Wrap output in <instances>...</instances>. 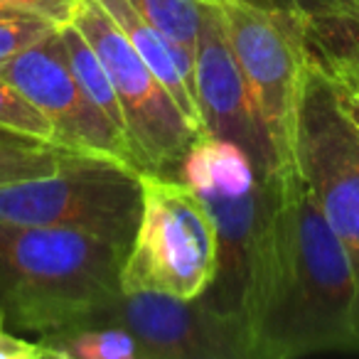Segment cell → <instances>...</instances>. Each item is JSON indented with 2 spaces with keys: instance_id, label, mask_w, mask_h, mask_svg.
<instances>
[{
  "instance_id": "1",
  "label": "cell",
  "mask_w": 359,
  "mask_h": 359,
  "mask_svg": "<svg viewBox=\"0 0 359 359\" xmlns=\"http://www.w3.org/2000/svg\"><path fill=\"white\" fill-rule=\"evenodd\" d=\"M241 323L246 359L359 352V290L342 241L298 168L276 175Z\"/></svg>"
},
{
  "instance_id": "2",
  "label": "cell",
  "mask_w": 359,
  "mask_h": 359,
  "mask_svg": "<svg viewBox=\"0 0 359 359\" xmlns=\"http://www.w3.org/2000/svg\"><path fill=\"white\" fill-rule=\"evenodd\" d=\"M126 249L67 226L0 224V310L18 330L81 325L121 293Z\"/></svg>"
},
{
  "instance_id": "3",
  "label": "cell",
  "mask_w": 359,
  "mask_h": 359,
  "mask_svg": "<svg viewBox=\"0 0 359 359\" xmlns=\"http://www.w3.org/2000/svg\"><path fill=\"white\" fill-rule=\"evenodd\" d=\"M217 271L219 236L205 202L182 180L140 172V217L121 264V290L197 300Z\"/></svg>"
},
{
  "instance_id": "4",
  "label": "cell",
  "mask_w": 359,
  "mask_h": 359,
  "mask_svg": "<svg viewBox=\"0 0 359 359\" xmlns=\"http://www.w3.org/2000/svg\"><path fill=\"white\" fill-rule=\"evenodd\" d=\"M175 177L187 182L205 202L219 236V271L202 300L210 308L241 320L269 187L261 182L251 158L239 145L207 133L192 143Z\"/></svg>"
},
{
  "instance_id": "5",
  "label": "cell",
  "mask_w": 359,
  "mask_h": 359,
  "mask_svg": "<svg viewBox=\"0 0 359 359\" xmlns=\"http://www.w3.org/2000/svg\"><path fill=\"white\" fill-rule=\"evenodd\" d=\"M293 160L342 241L359 290V126L308 50L293 118Z\"/></svg>"
},
{
  "instance_id": "6",
  "label": "cell",
  "mask_w": 359,
  "mask_h": 359,
  "mask_svg": "<svg viewBox=\"0 0 359 359\" xmlns=\"http://www.w3.org/2000/svg\"><path fill=\"white\" fill-rule=\"evenodd\" d=\"M140 217V172L76 155L52 175L0 185V224L67 226L128 251Z\"/></svg>"
},
{
  "instance_id": "7",
  "label": "cell",
  "mask_w": 359,
  "mask_h": 359,
  "mask_svg": "<svg viewBox=\"0 0 359 359\" xmlns=\"http://www.w3.org/2000/svg\"><path fill=\"white\" fill-rule=\"evenodd\" d=\"M72 22L94 47L114 84L138 170L175 177L202 130L185 118L99 0H79Z\"/></svg>"
},
{
  "instance_id": "8",
  "label": "cell",
  "mask_w": 359,
  "mask_h": 359,
  "mask_svg": "<svg viewBox=\"0 0 359 359\" xmlns=\"http://www.w3.org/2000/svg\"><path fill=\"white\" fill-rule=\"evenodd\" d=\"M239 69L283 170H293V118L305 65L303 15L217 0Z\"/></svg>"
},
{
  "instance_id": "9",
  "label": "cell",
  "mask_w": 359,
  "mask_h": 359,
  "mask_svg": "<svg viewBox=\"0 0 359 359\" xmlns=\"http://www.w3.org/2000/svg\"><path fill=\"white\" fill-rule=\"evenodd\" d=\"M0 76L15 84L47 116L55 126V145L138 170L128 138L91 104L76 81L60 27L0 62Z\"/></svg>"
},
{
  "instance_id": "10",
  "label": "cell",
  "mask_w": 359,
  "mask_h": 359,
  "mask_svg": "<svg viewBox=\"0 0 359 359\" xmlns=\"http://www.w3.org/2000/svg\"><path fill=\"white\" fill-rule=\"evenodd\" d=\"M81 325H116L133 334L145 359H246L241 320L210 308L202 298L123 293L94 310Z\"/></svg>"
},
{
  "instance_id": "11",
  "label": "cell",
  "mask_w": 359,
  "mask_h": 359,
  "mask_svg": "<svg viewBox=\"0 0 359 359\" xmlns=\"http://www.w3.org/2000/svg\"><path fill=\"white\" fill-rule=\"evenodd\" d=\"M195 96L202 130L239 145L251 158L264 185L276 175L288 172L280 168L273 143L259 118L239 62L231 52L217 0H202L195 42Z\"/></svg>"
},
{
  "instance_id": "12",
  "label": "cell",
  "mask_w": 359,
  "mask_h": 359,
  "mask_svg": "<svg viewBox=\"0 0 359 359\" xmlns=\"http://www.w3.org/2000/svg\"><path fill=\"white\" fill-rule=\"evenodd\" d=\"M118 30L128 37L133 50L153 69L160 84L175 99L177 109L185 114L195 128L202 130L200 104L195 96V55L175 45L165 32H160L130 0H99ZM205 133V130H202Z\"/></svg>"
},
{
  "instance_id": "13",
  "label": "cell",
  "mask_w": 359,
  "mask_h": 359,
  "mask_svg": "<svg viewBox=\"0 0 359 359\" xmlns=\"http://www.w3.org/2000/svg\"><path fill=\"white\" fill-rule=\"evenodd\" d=\"M305 50L334 81L344 109L359 126V13L308 18Z\"/></svg>"
},
{
  "instance_id": "14",
  "label": "cell",
  "mask_w": 359,
  "mask_h": 359,
  "mask_svg": "<svg viewBox=\"0 0 359 359\" xmlns=\"http://www.w3.org/2000/svg\"><path fill=\"white\" fill-rule=\"evenodd\" d=\"M42 359H145L140 342L116 325H74L40 334Z\"/></svg>"
},
{
  "instance_id": "15",
  "label": "cell",
  "mask_w": 359,
  "mask_h": 359,
  "mask_svg": "<svg viewBox=\"0 0 359 359\" xmlns=\"http://www.w3.org/2000/svg\"><path fill=\"white\" fill-rule=\"evenodd\" d=\"M60 35L65 40L67 47V57H69L72 72H74L76 81L84 89V94L89 96V101L101 109L106 114V118L126 135V126H123V114H121V104L116 99L114 84H111L109 74H106L104 65H101L99 55L94 52V47L89 45L84 35L76 30L74 22L60 27ZM128 138V135H126Z\"/></svg>"
},
{
  "instance_id": "16",
  "label": "cell",
  "mask_w": 359,
  "mask_h": 359,
  "mask_svg": "<svg viewBox=\"0 0 359 359\" xmlns=\"http://www.w3.org/2000/svg\"><path fill=\"white\" fill-rule=\"evenodd\" d=\"M74 150L35 140H0V185L52 175L76 158Z\"/></svg>"
},
{
  "instance_id": "17",
  "label": "cell",
  "mask_w": 359,
  "mask_h": 359,
  "mask_svg": "<svg viewBox=\"0 0 359 359\" xmlns=\"http://www.w3.org/2000/svg\"><path fill=\"white\" fill-rule=\"evenodd\" d=\"M130 3L175 45L195 55L202 0H130Z\"/></svg>"
},
{
  "instance_id": "18",
  "label": "cell",
  "mask_w": 359,
  "mask_h": 359,
  "mask_svg": "<svg viewBox=\"0 0 359 359\" xmlns=\"http://www.w3.org/2000/svg\"><path fill=\"white\" fill-rule=\"evenodd\" d=\"M0 130L35 143L55 145V126L8 79L0 76Z\"/></svg>"
},
{
  "instance_id": "19",
  "label": "cell",
  "mask_w": 359,
  "mask_h": 359,
  "mask_svg": "<svg viewBox=\"0 0 359 359\" xmlns=\"http://www.w3.org/2000/svg\"><path fill=\"white\" fill-rule=\"evenodd\" d=\"M57 30L50 20L35 15H6L0 18V62L11 60L18 52L27 50L42 37Z\"/></svg>"
},
{
  "instance_id": "20",
  "label": "cell",
  "mask_w": 359,
  "mask_h": 359,
  "mask_svg": "<svg viewBox=\"0 0 359 359\" xmlns=\"http://www.w3.org/2000/svg\"><path fill=\"white\" fill-rule=\"evenodd\" d=\"M271 13H290L303 18H325L339 13H359V0H239Z\"/></svg>"
},
{
  "instance_id": "21",
  "label": "cell",
  "mask_w": 359,
  "mask_h": 359,
  "mask_svg": "<svg viewBox=\"0 0 359 359\" xmlns=\"http://www.w3.org/2000/svg\"><path fill=\"white\" fill-rule=\"evenodd\" d=\"M0 6L13 8L18 13H27V15L35 18H45L55 27H62L72 22L79 0H0Z\"/></svg>"
},
{
  "instance_id": "22",
  "label": "cell",
  "mask_w": 359,
  "mask_h": 359,
  "mask_svg": "<svg viewBox=\"0 0 359 359\" xmlns=\"http://www.w3.org/2000/svg\"><path fill=\"white\" fill-rule=\"evenodd\" d=\"M0 359H42L40 342H30L0 327Z\"/></svg>"
},
{
  "instance_id": "23",
  "label": "cell",
  "mask_w": 359,
  "mask_h": 359,
  "mask_svg": "<svg viewBox=\"0 0 359 359\" xmlns=\"http://www.w3.org/2000/svg\"><path fill=\"white\" fill-rule=\"evenodd\" d=\"M6 15H27V13H18V11H13V8L0 6V18H6Z\"/></svg>"
},
{
  "instance_id": "24",
  "label": "cell",
  "mask_w": 359,
  "mask_h": 359,
  "mask_svg": "<svg viewBox=\"0 0 359 359\" xmlns=\"http://www.w3.org/2000/svg\"><path fill=\"white\" fill-rule=\"evenodd\" d=\"M0 140H25V138H18V135H11L6 130H0Z\"/></svg>"
},
{
  "instance_id": "25",
  "label": "cell",
  "mask_w": 359,
  "mask_h": 359,
  "mask_svg": "<svg viewBox=\"0 0 359 359\" xmlns=\"http://www.w3.org/2000/svg\"><path fill=\"white\" fill-rule=\"evenodd\" d=\"M0 327H6V315H3V310H0Z\"/></svg>"
}]
</instances>
